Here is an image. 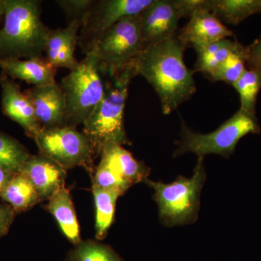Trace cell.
Here are the masks:
<instances>
[{
    "label": "cell",
    "instance_id": "obj_1",
    "mask_svg": "<svg viewBox=\"0 0 261 261\" xmlns=\"http://www.w3.org/2000/svg\"><path fill=\"white\" fill-rule=\"evenodd\" d=\"M186 47L176 36L146 48L136 61L137 73L153 87L162 112L171 114L195 93V70L184 61Z\"/></svg>",
    "mask_w": 261,
    "mask_h": 261
},
{
    "label": "cell",
    "instance_id": "obj_2",
    "mask_svg": "<svg viewBox=\"0 0 261 261\" xmlns=\"http://www.w3.org/2000/svg\"><path fill=\"white\" fill-rule=\"evenodd\" d=\"M108 77L105 94L93 112L84 122L83 133L97 153L107 145H129L124 126V111L132 80L138 75L136 62Z\"/></svg>",
    "mask_w": 261,
    "mask_h": 261
},
{
    "label": "cell",
    "instance_id": "obj_3",
    "mask_svg": "<svg viewBox=\"0 0 261 261\" xmlns=\"http://www.w3.org/2000/svg\"><path fill=\"white\" fill-rule=\"evenodd\" d=\"M0 29V58H43L50 29L41 18V2L5 0Z\"/></svg>",
    "mask_w": 261,
    "mask_h": 261
},
{
    "label": "cell",
    "instance_id": "obj_4",
    "mask_svg": "<svg viewBox=\"0 0 261 261\" xmlns=\"http://www.w3.org/2000/svg\"><path fill=\"white\" fill-rule=\"evenodd\" d=\"M260 130L256 116L241 109L208 134L196 133L181 121V137L176 142L173 156L192 152L198 158L211 154L228 158L233 154L241 139L250 134H260Z\"/></svg>",
    "mask_w": 261,
    "mask_h": 261
},
{
    "label": "cell",
    "instance_id": "obj_5",
    "mask_svg": "<svg viewBox=\"0 0 261 261\" xmlns=\"http://www.w3.org/2000/svg\"><path fill=\"white\" fill-rule=\"evenodd\" d=\"M203 160L198 158L191 178L180 176L170 184L145 180L154 190L160 219L165 226L191 224L197 220L200 192L206 178Z\"/></svg>",
    "mask_w": 261,
    "mask_h": 261
},
{
    "label": "cell",
    "instance_id": "obj_6",
    "mask_svg": "<svg viewBox=\"0 0 261 261\" xmlns=\"http://www.w3.org/2000/svg\"><path fill=\"white\" fill-rule=\"evenodd\" d=\"M60 86L65 99V126L83 124L105 94V82L94 49L62 79Z\"/></svg>",
    "mask_w": 261,
    "mask_h": 261
},
{
    "label": "cell",
    "instance_id": "obj_7",
    "mask_svg": "<svg viewBox=\"0 0 261 261\" xmlns=\"http://www.w3.org/2000/svg\"><path fill=\"white\" fill-rule=\"evenodd\" d=\"M93 49L102 73L112 74L135 63L144 50L140 14L115 24L99 38Z\"/></svg>",
    "mask_w": 261,
    "mask_h": 261
},
{
    "label": "cell",
    "instance_id": "obj_8",
    "mask_svg": "<svg viewBox=\"0 0 261 261\" xmlns=\"http://www.w3.org/2000/svg\"><path fill=\"white\" fill-rule=\"evenodd\" d=\"M40 154L63 168H91L97 154L92 142L74 127L42 130L34 139Z\"/></svg>",
    "mask_w": 261,
    "mask_h": 261
},
{
    "label": "cell",
    "instance_id": "obj_9",
    "mask_svg": "<svg viewBox=\"0 0 261 261\" xmlns=\"http://www.w3.org/2000/svg\"><path fill=\"white\" fill-rule=\"evenodd\" d=\"M154 0H96L80 29L78 44L84 54L122 19L140 14Z\"/></svg>",
    "mask_w": 261,
    "mask_h": 261
},
{
    "label": "cell",
    "instance_id": "obj_10",
    "mask_svg": "<svg viewBox=\"0 0 261 261\" xmlns=\"http://www.w3.org/2000/svg\"><path fill=\"white\" fill-rule=\"evenodd\" d=\"M144 49L174 37L183 18L178 0H154L140 14Z\"/></svg>",
    "mask_w": 261,
    "mask_h": 261
},
{
    "label": "cell",
    "instance_id": "obj_11",
    "mask_svg": "<svg viewBox=\"0 0 261 261\" xmlns=\"http://www.w3.org/2000/svg\"><path fill=\"white\" fill-rule=\"evenodd\" d=\"M2 109L5 116L18 123L27 135L34 139L42 130L28 96L20 86L5 73L0 75Z\"/></svg>",
    "mask_w": 261,
    "mask_h": 261
},
{
    "label": "cell",
    "instance_id": "obj_12",
    "mask_svg": "<svg viewBox=\"0 0 261 261\" xmlns=\"http://www.w3.org/2000/svg\"><path fill=\"white\" fill-rule=\"evenodd\" d=\"M42 130L65 126V99L60 84L33 87L27 89Z\"/></svg>",
    "mask_w": 261,
    "mask_h": 261
},
{
    "label": "cell",
    "instance_id": "obj_13",
    "mask_svg": "<svg viewBox=\"0 0 261 261\" xmlns=\"http://www.w3.org/2000/svg\"><path fill=\"white\" fill-rule=\"evenodd\" d=\"M233 36V32L211 12L201 9L191 15L176 38L185 47L196 49Z\"/></svg>",
    "mask_w": 261,
    "mask_h": 261
},
{
    "label": "cell",
    "instance_id": "obj_14",
    "mask_svg": "<svg viewBox=\"0 0 261 261\" xmlns=\"http://www.w3.org/2000/svg\"><path fill=\"white\" fill-rule=\"evenodd\" d=\"M82 25L80 21L75 20L65 28L50 31L44 53L46 61L56 69L65 68L73 70L78 66L80 61L74 53Z\"/></svg>",
    "mask_w": 261,
    "mask_h": 261
},
{
    "label": "cell",
    "instance_id": "obj_15",
    "mask_svg": "<svg viewBox=\"0 0 261 261\" xmlns=\"http://www.w3.org/2000/svg\"><path fill=\"white\" fill-rule=\"evenodd\" d=\"M20 172L32 182L40 200L49 199L64 186V168L42 154L31 155Z\"/></svg>",
    "mask_w": 261,
    "mask_h": 261
},
{
    "label": "cell",
    "instance_id": "obj_16",
    "mask_svg": "<svg viewBox=\"0 0 261 261\" xmlns=\"http://www.w3.org/2000/svg\"><path fill=\"white\" fill-rule=\"evenodd\" d=\"M0 68L12 80L24 81L34 87L56 84L57 70L44 58H0Z\"/></svg>",
    "mask_w": 261,
    "mask_h": 261
},
{
    "label": "cell",
    "instance_id": "obj_17",
    "mask_svg": "<svg viewBox=\"0 0 261 261\" xmlns=\"http://www.w3.org/2000/svg\"><path fill=\"white\" fill-rule=\"evenodd\" d=\"M101 161L106 163L130 185L145 181L149 168L143 162L137 161L121 145H107L101 149Z\"/></svg>",
    "mask_w": 261,
    "mask_h": 261
},
{
    "label": "cell",
    "instance_id": "obj_18",
    "mask_svg": "<svg viewBox=\"0 0 261 261\" xmlns=\"http://www.w3.org/2000/svg\"><path fill=\"white\" fill-rule=\"evenodd\" d=\"M47 210L54 216L66 238L76 245L80 243V228L68 189L64 186L49 197Z\"/></svg>",
    "mask_w": 261,
    "mask_h": 261
},
{
    "label": "cell",
    "instance_id": "obj_19",
    "mask_svg": "<svg viewBox=\"0 0 261 261\" xmlns=\"http://www.w3.org/2000/svg\"><path fill=\"white\" fill-rule=\"evenodd\" d=\"M202 9L211 12L224 24L237 25L261 13V0H203Z\"/></svg>",
    "mask_w": 261,
    "mask_h": 261
},
{
    "label": "cell",
    "instance_id": "obj_20",
    "mask_svg": "<svg viewBox=\"0 0 261 261\" xmlns=\"http://www.w3.org/2000/svg\"><path fill=\"white\" fill-rule=\"evenodd\" d=\"M240 44L237 40L226 38L203 47L196 48L197 61L195 71L200 72L207 79L210 78Z\"/></svg>",
    "mask_w": 261,
    "mask_h": 261
},
{
    "label": "cell",
    "instance_id": "obj_21",
    "mask_svg": "<svg viewBox=\"0 0 261 261\" xmlns=\"http://www.w3.org/2000/svg\"><path fill=\"white\" fill-rule=\"evenodd\" d=\"M0 197L15 211L28 210L40 200L32 182L20 172L13 175Z\"/></svg>",
    "mask_w": 261,
    "mask_h": 261
},
{
    "label": "cell",
    "instance_id": "obj_22",
    "mask_svg": "<svg viewBox=\"0 0 261 261\" xmlns=\"http://www.w3.org/2000/svg\"><path fill=\"white\" fill-rule=\"evenodd\" d=\"M92 192L96 209V237L102 240L114 220L117 200L123 192L117 190H104L95 185L92 187Z\"/></svg>",
    "mask_w": 261,
    "mask_h": 261
},
{
    "label": "cell",
    "instance_id": "obj_23",
    "mask_svg": "<svg viewBox=\"0 0 261 261\" xmlns=\"http://www.w3.org/2000/svg\"><path fill=\"white\" fill-rule=\"evenodd\" d=\"M232 87L240 95V109L255 115L257 96L261 89V73L247 68Z\"/></svg>",
    "mask_w": 261,
    "mask_h": 261
},
{
    "label": "cell",
    "instance_id": "obj_24",
    "mask_svg": "<svg viewBox=\"0 0 261 261\" xmlns=\"http://www.w3.org/2000/svg\"><path fill=\"white\" fill-rule=\"evenodd\" d=\"M30 156L20 142L0 132V167L13 173H19Z\"/></svg>",
    "mask_w": 261,
    "mask_h": 261
},
{
    "label": "cell",
    "instance_id": "obj_25",
    "mask_svg": "<svg viewBox=\"0 0 261 261\" xmlns=\"http://www.w3.org/2000/svg\"><path fill=\"white\" fill-rule=\"evenodd\" d=\"M247 47L240 44L208 80L233 86L247 69Z\"/></svg>",
    "mask_w": 261,
    "mask_h": 261
},
{
    "label": "cell",
    "instance_id": "obj_26",
    "mask_svg": "<svg viewBox=\"0 0 261 261\" xmlns=\"http://www.w3.org/2000/svg\"><path fill=\"white\" fill-rule=\"evenodd\" d=\"M65 261H123L111 247L94 241H81Z\"/></svg>",
    "mask_w": 261,
    "mask_h": 261
},
{
    "label": "cell",
    "instance_id": "obj_27",
    "mask_svg": "<svg viewBox=\"0 0 261 261\" xmlns=\"http://www.w3.org/2000/svg\"><path fill=\"white\" fill-rule=\"evenodd\" d=\"M93 185L104 190H119L123 193L132 186L101 161L94 174Z\"/></svg>",
    "mask_w": 261,
    "mask_h": 261
},
{
    "label": "cell",
    "instance_id": "obj_28",
    "mask_svg": "<svg viewBox=\"0 0 261 261\" xmlns=\"http://www.w3.org/2000/svg\"><path fill=\"white\" fill-rule=\"evenodd\" d=\"M95 2L96 0H58L56 3L65 13L68 24L75 20L83 23Z\"/></svg>",
    "mask_w": 261,
    "mask_h": 261
},
{
    "label": "cell",
    "instance_id": "obj_29",
    "mask_svg": "<svg viewBox=\"0 0 261 261\" xmlns=\"http://www.w3.org/2000/svg\"><path fill=\"white\" fill-rule=\"evenodd\" d=\"M247 65L249 69L261 73V37L247 46Z\"/></svg>",
    "mask_w": 261,
    "mask_h": 261
},
{
    "label": "cell",
    "instance_id": "obj_30",
    "mask_svg": "<svg viewBox=\"0 0 261 261\" xmlns=\"http://www.w3.org/2000/svg\"><path fill=\"white\" fill-rule=\"evenodd\" d=\"M15 211L10 206L0 204V237L4 236L13 223Z\"/></svg>",
    "mask_w": 261,
    "mask_h": 261
},
{
    "label": "cell",
    "instance_id": "obj_31",
    "mask_svg": "<svg viewBox=\"0 0 261 261\" xmlns=\"http://www.w3.org/2000/svg\"><path fill=\"white\" fill-rule=\"evenodd\" d=\"M14 174L15 173L10 172L8 170L0 167V195Z\"/></svg>",
    "mask_w": 261,
    "mask_h": 261
},
{
    "label": "cell",
    "instance_id": "obj_32",
    "mask_svg": "<svg viewBox=\"0 0 261 261\" xmlns=\"http://www.w3.org/2000/svg\"><path fill=\"white\" fill-rule=\"evenodd\" d=\"M5 0H0V18L5 15Z\"/></svg>",
    "mask_w": 261,
    "mask_h": 261
}]
</instances>
